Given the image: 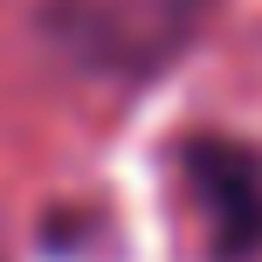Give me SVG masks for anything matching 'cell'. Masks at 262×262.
I'll return each mask as SVG.
<instances>
[{"instance_id":"cell-1","label":"cell","mask_w":262,"mask_h":262,"mask_svg":"<svg viewBox=\"0 0 262 262\" xmlns=\"http://www.w3.org/2000/svg\"><path fill=\"white\" fill-rule=\"evenodd\" d=\"M49 35L111 76H152L193 41L200 0H49Z\"/></svg>"},{"instance_id":"cell-2","label":"cell","mask_w":262,"mask_h":262,"mask_svg":"<svg viewBox=\"0 0 262 262\" xmlns=\"http://www.w3.org/2000/svg\"><path fill=\"white\" fill-rule=\"evenodd\" d=\"M186 186L200 200V228H207L214 262L262 255V145L228 138V131L186 138Z\"/></svg>"}]
</instances>
